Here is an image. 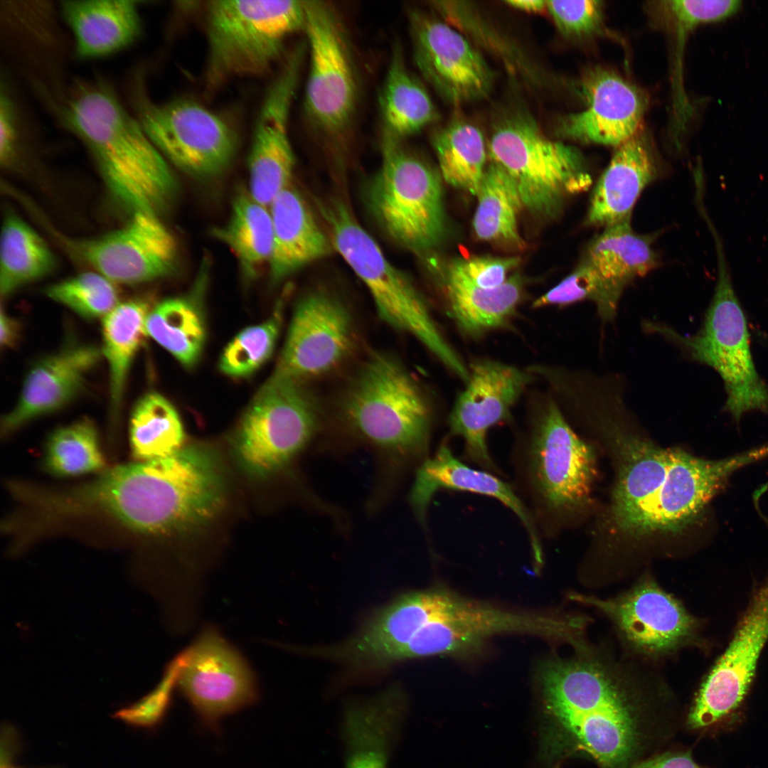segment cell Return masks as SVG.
<instances>
[{
  "mask_svg": "<svg viewBox=\"0 0 768 768\" xmlns=\"http://www.w3.org/2000/svg\"><path fill=\"white\" fill-rule=\"evenodd\" d=\"M569 658L540 673L548 740L558 759L582 757L599 768H631L677 734V703L666 686L584 639Z\"/></svg>",
  "mask_w": 768,
  "mask_h": 768,
  "instance_id": "cell-1",
  "label": "cell"
},
{
  "mask_svg": "<svg viewBox=\"0 0 768 768\" xmlns=\"http://www.w3.org/2000/svg\"><path fill=\"white\" fill-rule=\"evenodd\" d=\"M63 119L94 158L112 198L129 213L159 215L178 186L169 163L114 92L100 82L74 87Z\"/></svg>",
  "mask_w": 768,
  "mask_h": 768,
  "instance_id": "cell-2",
  "label": "cell"
},
{
  "mask_svg": "<svg viewBox=\"0 0 768 768\" xmlns=\"http://www.w3.org/2000/svg\"><path fill=\"white\" fill-rule=\"evenodd\" d=\"M518 495L538 533H548L588 499L597 474L592 448L550 401L513 450Z\"/></svg>",
  "mask_w": 768,
  "mask_h": 768,
  "instance_id": "cell-3",
  "label": "cell"
},
{
  "mask_svg": "<svg viewBox=\"0 0 768 768\" xmlns=\"http://www.w3.org/2000/svg\"><path fill=\"white\" fill-rule=\"evenodd\" d=\"M492 162L514 181L523 207L535 216H558L565 199L592 182L573 146L548 139L531 114L513 108L495 122L487 145Z\"/></svg>",
  "mask_w": 768,
  "mask_h": 768,
  "instance_id": "cell-4",
  "label": "cell"
},
{
  "mask_svg": "<svg viewBox=\"0 0 768 768\" xmlns=\"http://www.w3.org/2000/svg\"><path fill=\"white\" fill-rule=\"evenodd\" d=\"M343 415L365 438L408 457L428 449L431 413L421 388L398 359L374 353L348 383Z\"/></svg>",
  "mask_w": 768,
  "mask_h": 768,
  "instance_id": "cell-5",
  "label": "cell"
},
{
  "mask_svg": "<svg viewBox=\"0 0 768 768\" xmlns=\"http://www.w3.org/2000/svg\"><path fill=\"white\" fill-rule=\"evenodd\" d=\"M206 22V80L212 89L235 78L267 72L287 38L304 30V1H210Z\"/></svg>",
  "mask_w": 768,
  "mask_h": 768,
  "instance_id": "cell-6",
  "label": "cell"
},
{
  "mask_svg": "<svg viewBox=\"0 0 768 768\" xmlns=\"http://www.w3.org/2000/svg\"><path fill=\"white\" fill-rule=\"evenodd\" d=\"M318 206L333 247L366 286L380 319L414 336L443 364L451 363L456 351L439 331L411 279L388 260L346 205L330 201Z\"/></svg>",
  "mask_w": 768,
  "mask_h": 768,
  "instance_id": "cell-7",
  "label": "cell"
},
{
  "mask_svg": "<svg viewBox=\"0 0 768 768\" xmlns=\"http://www.w3.org/2000/svg\"><path fill=\"white\" fill-rule=\"evenodd\" d=\"M440 174L382 134V161L370 188L377 221L395 242L425 255L442 242L446 218Z\"/></svg>",
  "mask_w": 768,
  "mask_h": 768,
  "instance_id": "cell-8",
  "label": "cell"
},
{
  "mask_svg": "<svg viewBox=\"0 0 768 768\" xmlns=\"http://www.w3.org/2000/svg\"><path fill=\"white\" fill-rule=\"evenodd\" d=\"M713 237L718 275L703 324L693 336L669 334L691 358L719 374L727 394L725 410L738 422L748 412H768V386L754 366L747 320L732 285L720 238L718 233Z\"/></svg>",
  "mask_w": 768,
  "mask_h": 768,
  "instance_id": "cell-9",
  "label": "cell"
},
{
  "mask_svg": "<svg viewBox=\"0 0 768 768\" xmlns=\"http://www.w3.org/2000/svg\"><path fill=\"white\" fill-rule=\"evenodd\" d=\"M318 421L317 403L302 381L275 371L240 422L234 438L236 457L250 474H272L307 444Z\"/></svg>",
  "mask_w": 768,
  "mask_h": 768,
  "instance_id": "cell-10",
  "label": "cell"
},
{
  "mask_svg": "<svg viewBox=\"0 0 768 768\" xmlns=\"http://www.w3.org/2000/svg\"><path fill=\"white\" fill-rule=\"evenodd\" d=\"M575 628L570 615L509 610L445 590L434 616L395 655V662L478 649L494 636L523 634L565 641Z\"/></svg>",
  "mask_w": 768,
  "mask_h": 768,
  "instance_id": "cell-11",
  "label": "cell"
},
{
  "mask_svg": "<svg viewBox=\"0 0 768 768\" xmlns=\"http://www.w3.org/2000/svg\"><path fill=\"white\" fill-rule=\"evenodd\" d=\"M309 70L304 107L313 127L338 142L348 131L358 97V77L346 31L335 9L304 1Z\"/></svg>",
  "mask_w": 768,
  "mask_h": 768,
  "instance_id": "cell-12",
  "label": "cell"
},
{
  "mask_svg": "<svg viewBox=\"0 0 768 768\" xmlns=\"http://www.w3.org/2000/svg\"><path fill=\"white\" fill-rule=\"evenodd\" d=\"M139 123L169 163L197 178L225 171L235 155L238 137L218 114L188 100L137 102Z\"/></svg>",
  "mask_w": 768,
  "mask_h": 768,
  "instance_id": "cell-13",
  "label": "cell"
},
{
  "mask_svg": "<svg viewBox=\"0 0 768 768\" xmlns=\"http://www.w3.org/2000/svg\"><path fill=\"white\" fill-rule=\"evenodd\" d=\"M186 649L177 688L206 725L215 728L223 718L257 701L255 671L217 626L204 625Z\"/></svg>",
  "mask_w": 768,
  "mask_h": 768,
  "instance_id": "cell-14",
  "label": "cell"
},
{
  "mask_svg": "<svg viewBox=\"0 0 768 768\" xmlns=\"http://www.w3.org/2000/svg\"><path fill=\"white\" fill-rule=\"evenodd\" d=\"M572 598L603 613L626 646L647 657L671 654L695 639L697 620L649 577L615 597L575 594Z\"/></svg>",
  "mask_w": 768,
  "mask_h": 768,
  "instance_id": "cell-15",
  "label": "cell"
},
{
  "mask_svg": "<svg viewBox=\"0 0 768 768\" xmlns=\"http://www.w3.org/2000/svg\"><path fill=\"white\" fill-rule=\"evenodd\" d=\"M413 57L426 81L447 102L486 97L494 74L479 49L460 31L417 9L408 12Z\"/></svg>",
  "mask_w": 768,
  "mask_h": 768,
  "instance_id": "cell-16",
  "label": "cell"
},
{
  "mask_svg": "<svg viewBox=\"0 0 768 768\" xmlns=\"http://www.w3.org/2000/svg\"><path fill=\"white\" fill-rule=\"evenodd\" d=\"M75 255L113 283L138 284L166 277L175 270L176 240L159 215L136 212L120 228L102 236L74 240Z\"/></svg>",
  "mask_w": 768,
  "mask_h": 768,
  "instance_id": "cell-17",
  "label": "cell"
},
{
  "mask_svg": "<svg viewBox=\"0 0 768 768\" xmlns=\"http://www.w3.org/2000/svg\"><path fill=\"white\" fill-rule=\"evenodd\" d=\"M768 457V444L718 460L671 449L665 480L651 503L639 535L678 533L693 524L741 468Z\"/></svg>",
  "mask_w": 768,
  "mask_h": 768,
  "instance_id": "cell-18",
  "label": "cell"
},
{
  "mask_svg": "<svg viewBox=\"0 0 768 768\" xmlns=\"http://www.w3.org/2000/svg\"><path fill=\"white\" fill-rule=\"evenodd\" d=\"M469 371L466 387L449 416V432L462 439L465 459L498 476L487 433L511 418L512 407L533 378L516 366L489 359L476 361Z\"/></svg>",
  "mask_w": 768,
  "mask_h": 768,
  "instance_id": "cell-19",
  "label": "cell"
},
{
  "mask_svg": "<svg viewBox=\"0 0 768 768\" xmlns=\"http://www.w3.org/2000/svg\"><path fill=\"white\" fill-rule=\"evenodd\" d=\"M768 641V579L754 595L728 647L702 683L686 720L698 730L737 708L754 678Z\"/></svg>",
  "mask_w": 768,
  "mask_h": 768,
  "instance_id": "cell-20",
  "label": "cell"
},
{
  "mask_svg": "<svg viewBox=\"0 0 768 768\" xmlns=\"http://www.w3.org/2000/svg\"><path fill=\"white\" fill-rule=\"evenodd\" d=\"M355 341L350 312L323 291L297 304L276 372L302 381L330 371L351 352Z\"/></svg>",
  "mask_w": 768,
  "mask_h": 768,
  "instance_id": "cell-21",
  "label": "cell"
},
{
  "mask_svg": "<svg viewBox=\"0 0 768 768\" xmlns=\"http://www.w3.org/2000/svg\"><path fill=\"white\" fill-rule=\"evenodd\" d=\"M300 59V54L292 53L269 86L253 132L247 159V191L268 207L289 186L295 165L288 124Z\"/></svg>",
  "mask_w": 768,
  "mask_h": 768,
  "instance_id": "cell-22",
  "label": "cell"
},
{
  "mask_svg": "<svg viewBox=\"0 0 768 768\" xmlns=\"http://www.w3.org/2000/svg\"><path fill=\"white\" fill-rule=\"evenodd\" d=\"M579 85L585 109L558 120L555 129L558 137L617 147L637 135L646 100L636 86L599 67L586 70Z\"/></svg>",
  "mask_w": 768,
  "mask_h": 768,
  "instance_id": "cell-23",
  "label": "cell"
},
{
  "mask_svg": "<svg viewBox=\"0 0 768 768\" xmlns=\"http://www.w3.org/2000/svg\"><path fill=\"white\" fill-rule=\"evenodd\" d=\"M440 590L432 587L400 596L375 612L353 637L315 654L358 668L393 664L395 654L434 614Z\"/></svg>",
  "mask_w": 768,
  "mask_h": 768,
  "instance_id": "cell-24",
  "label": "cell"
},
{
  "mask_svg": "<svg viewBox=\"0 0 768 768\" xmlns=\"http://www.w3.org/2000/svg\"><path fill=\"white\" fill-rule=\"evenodd\" d=\"M101 353L94 346L72 342L36 362L24 379L16 405L2 420V434L68 404L83 388Z\"/></svg>",
  "mask_w": 768,
  "mask_h": 768,
  "instance_id": "cell-25",
  "label": "cell"
},
{
  "mask_svg": "<svg viewBox=\"0 0 768 768\" xmlns=\"http://www.w3.org/2000/svg\"><path fill=\"white\" fill-rule=\"evenodd\" d=\"M498 475L468 466L453 454L444 442L436 454L418 469L411 492V502L421 522L434 494L442 489L461 491L491 497L518 518L528 535L535 566L543 563L541 537L533 519L516 489Z\"/></svg>",
  "mask_w": 768,
  "mask_h": 768,
  "instance_id": "cell-26",
  "label": "cell"
},
{
  "mask_svg": "<svg viewBox=\"0 0 768 768\" xmlns=\"http://www.w3.org/2000/svg\"><path fill=\"white\" fill-rule=\"evenodd\" d=\"M619 469L610 520L617 531L639 536L651 503L667 474L671 449H663L614 425Z\"/></svg>",
  "mask_w": 768,
  "mask_h": 768,
  "instance_id": "cell-27",
  "label": "cell"
},
{
  "mask_svg": "<svg viewBox=\"0 0 768 768\" xmlns=\"http://www.w3.org/2000/svg\"><path fill=\"white\" fill-rule=\"evenodd\" d=\"M656 176L654 158L642 137L617 146L592 191L586 224L604 228L631 220L637 199Z\"/></svg>",
  "mask_w": 768,
  "mask_h": 768,
  "instance_id": "cell-28",
  "label": "cell"
},
{
  "mask_svg": "<svg viewBox=\"0 0 768 768\" xmlns=\"http://www.w3.org/2000/svg\"><path fill=\"white\" fill-rule=\"evenodd\" d=\"M63 17L82 58L105 57L132 44L141 33L137 3L127 0H68L61 2Z\"/></svg>",
  "mask_w": 768,
  "mask_h": 768,
  "instance_id": "cell-29",
  "label": "cell"
},
{
  "mask_svg": "<svg viewBox=\"0 0 768 768\" xmlns=\"http://www.w3.org/2000/svg\"><path fill=\"white\" fill-rule=\"evenodd\" d=\"M273 245L270 278L279 282L304 265L328 255L333 247L300 194L287 187L270 203Z\"/></svg>",
  "mask_w": 768,
  "mask_h": 768,
  "instance_id": "cell-30",
  "label": "cell"
},
{
  "mask_svg": "<svg viewBox=\"0 0 768 768\" xmlns=\"http://www.w3.org/2000/svg\"><path fill=\"white\" fill-rule=\"evenodd\" d=\"M439 273L450 314L466 334L479 336L505 327L516 314L524 284L519 272L493 289L475 286L446 266Z\"/></svg>",
  "mask_w": 768,
  "mask_h": 768,
  "instance_id": "cell-31",
  "label": "cell"
},
{
  "mask_svg": "<svg viewBox=\"0 0 768 768\" xmlns=\"http://www.w3.org/2000/svg\"><path fill=\"white\" fill-rule=\"evenodd\" d=\"M403 707L400 688L391 686L347 711L346 768H386L388 749Z\"/></svg>",
  "mask_w": 768,
  "mask_h": 768,
  "instance_id": "cell-32",
  "label": "cell"
},
{
  "mask_svg": "<svg viewBox=\"0 0 768 768\" xmlns=\"http://www.w3.org/2000/svg\"><path fill=\"white\" fill-rule=\"evenodd\" d=\"M653 241V237L635 232L631 220H625L604 227L588 245L582 260L624 291L657 265Z\"/></svg>",
  "mask_w": 768,
  "mask_h": 768,
  "instance_id": "cell-33",
  "label": "cell"
},
{
  "mask_svg": "<svg viewBox=\"0 0 768 768\" xmlns=\"http://www.w3.org/2000/svg\"><path fill=\"white\" fill-rule=\"evenodd\" d=\"M380 105L383 134L401 141L437 118L430 95L407 69L399 43L393 48Z\"/></svg>",
  "mask_w": 768,
  "mask_h": 768,
  "instance_id": "cell-34",
  "label": "cell"
},
{
  "mask_svg": "<svg viewBox=\"0 0 768 768\" xmlns=\"http://www.w3.org/2000/svg\"><path fill=\"white\" fill-rule=\"evenodd\" d=\"M476 196L473 219L476 237L508 249L524 250L526 244L518 225L523 207L514 181L501 166L491 161L486 166Z\"/></svg>",
  "mask_w": 768,
  "mask_h": 768,
  "instance_id": "cell-35",
  "label": "cell"
},
{
  "mask_svg": "<svg viewBox=\"0 0 768 768\" xmlns=\"http://www.w3.org/2000/svg\"><path fill=\"white\" fill-rule=\"evenodd\" d=\"M213 234L231 250L246 277L255 276L268 264L273 245L270 211L247 190L235 195L227 223L215 228Z\"/></svg>",
  "mask_w": 768,
  "mask_h": 768,
  "instance_id": "cell-36",
  "label": "cell"
},
{
  "mask_svg": "<svg viewBox=\"0 0 768 768\" xmlns=\"http://www.w3.org/2000/svg\"><path fill=\"white\" fill-rule=\"evenodd\" d=\"M196 296L161 301L150 310L145 324L146 335L186 368L198 362L206 337L201 302Z\"/></svg>",
  "mask_w": 768,
  "mask_h": 768,
  "instance_id": "cell-37",
  "label": "cell"
},
{
  "mask_svg": "<svg viewBox=\"0 0 768 768\" xmlns=\"http://www.w3.org/2000/svg\"><path fill=\"white\" fill-rule=\"evenodd\" d=\"M56 259L46 240L20 217H5L0 240V292L2 297L50 274Z\"/></svg>",
  "mask_w": 768,
  "mask_h": 768,
  "instance_id": "cell-38",
  "label": "cell"
},
{
  "mask_svg": "<svg viewBox=\"0 0 768 768\" xmlns=\"http://www.w3.org/2000/svg\"><path fill=\"white\" fill-rule=\"evenodd\" d=\"M150 310L147 302L134 299L118 303L103 317L102 354L109 367L113 413L119 408L130 366L146 335Z\"/></svg>",
  "mask_w": 768,
  "mask_h": 768,
  "instance_id": "cell-39",
  "label": "cell"
},
{
  "mask_svg": "<svg viewBox=\"0 0 768 768\" xmlns=\"http://www.w3.org/2000/svg\"><path fill=\"white\" fill-rule=\"evenodd\" d=\"M432 145L444 181L476 196L486 168L487 147L481 129L466 119H454L434 134Z\"/></svg>",
  "mask_w": 768,
  "mask_h": 768,
  "instance_id": "cell-40",
  "label": "cell"
},
{
  "mask_svg": "<svg viewBox=\"0 0 768 768\" xmlns=\"http://www.w3.org/2000/svg\"><path fill=\"white\" fill-rule=\"evenodd\" d=\"M432 8L445 22L464 34L472 43L494 55L513 75L539 85L540 73L528 56L471 2L433 1Z\"/></svg>",
  "mask_w": 768,
  "mask_h": 768,
  "instance_id": "cell-41",
  "label": "cell"
},
{
  "mask_svg": "<svg viewBox=\"0 0 768 768\" xmlns=\"http://www.w3.org/2000/svg\"><path fill=\"white\" fill-rule=\"evenodd\" d=\"M129 439L138 462L165 457L180 449L184 431L176 408L159 393L144 395L131 414Z\"/></svg>",
  "mask_w": 768,
  "mask_h": 768,
  "instance_id": "cell-42",
  "label": "cell"
},
{
  "mask_svg": "<svg viewBox=\"0 0 768 768\" xmlns=\"http://www.w3.org/2000/svg\"><path fill=\"white\" fill-rule=\"evenodd\" d=\"M43 464L58 477L101 471L105 461L95 424L83 418L54 430L46 443Z\"/></svg>",
  "mask_w": 768,
  "mask_h": 768,
  "instance_id": "cell-43",
  "label": "cell"
},
{
  "mask_svg": "<svg viewBox=\"0 0 768 768\" xmlns=\"http://www.w3.org/2000/svg\"><path fill=\"white\" fill-rule=\"evenodd\" d=\"M622 292L605 280L593 267L581 260L570 274L534 300L533 307L562 306L590 301L595 304L602 320L609 322L616 316Z\"/></svg>",
  "mask_w": 768,
  "mask_h": 768,
  "instance_id": "cell-44",
  "label": "cell"
},
{
  "mask_svg": "<svg viewBox=\"0 0 768 768\" xmlns=\"http://www.w3.org/2000/svg\"><path fill=\"white\" fill-rule=\"evenodd\" d=\"M280 300L265 321L241 331L224 349L220 370L232 377H245L260 368L272 356L279 334L284 302Z\"/></svg>",
  "mask_w": 768,
  "mask_h": 768,
  "instance_id": "cell-45",
  "label": "cell"
},
{
  "mask_svg": "<svg viewBox=\"0 0 768 768\" xmlns=\"http://www.w3.org/2000/svg\"><path fill=\"white\" fill-rule=\"evenodd\" d=\"M113 284L97 272H85L48 286L46 294L82 318H103L118 304Z\"/></svg>",
  "mask_w": 768,
  "mask_h": 768,
  "instance_id": "cell-46",
  "label": "cell"
},
{
  "mask_svg": "<svg viewBox=\"0 0 768 768\" xmlns=\"http://www.w3.org/2000/svg\"><path fill=\"white\" fill-rule=\"evenodd\" d=\"M186 658L187 651L185 648L166 664L157 686L142 699L119 710L114 715L115 718L135 727H151L157 725L171 705Z\"/></svg>",
  "mask_w": 768,
  "mask_h": 768,
  "instance_id": "cell-47",
  "label": "cell"
},
{
  "mask_svg": "<svg viewBox=\"0 0 768 768\" xmlns=\"http://www.w3.org/2000/svg\"><path fill=\"white\" fill-rule=\"evenodd\" d=\"M546 9L559 31L568 38L590 37L604 28L600 1H546Z\"/></svg>",
  "mask_w": 768,
  "mask_h": 768,
  "instance_id": "cell-48",
  "label": "cell"
},
{
  "mask_svg": "<svg viewBox=\"0 0 768 768\" xmlns=\"http://www.w3.org/2000/svg\"><path fill=\"white\" fill-rule=\"evenodd\" d=\"M521 262L517 256H474L453 259L445 266L475 286L493 289L502 285Z\"/></svg>",
  "mask_w": 768,
  "mask_h": 768,
  "instance_id": "cell-49",
  "label": "cell"
},
{
  "mask_svg": "<svg viewBox=\"0 0 768 768\" xmlns=\"http://www.w3.org/2000/svg\"><path fill=\"white\" fill-rule=\"evenodd\" d=\"M741 3L738 0H675L661 2L660 8L698 26L727 18L740 9Z\"/></svg>",
  "mask_w": 768,
  "mask_h": 768,
  "instance_id": "cell-50",
  "label": "cell"
},
{
  "mask_svg": "<svg viewBox=\"0 0 768 768\" xmlns=\"http://www.w3.org/2000/svg\"><path fill=\"white\" fill-rule=\"evenodd\" d=\"M17 129L14 104L8 93L1 90L0 98V159L7 164L13 156Z\"/></svg>",
  "mask_w": 768,
  "mask_h": 768,
  "instance_id": "cell-51",
  "label": "cell"
},
{
  "mask_svg": "<svg viewBox=\"0 0 768 768\" xmlns=\"http://www.w3.org/2000/svg\"><path fill=\"white\" fill-rule=\"evenodd\" d=\"M631 768H705L698 764L689 750H664Z\"/></svg>",
  "mask_w": 768,
  "mask_h": 768,
  "instance_id": "cell-52",
  "label": "cell"
},
{
  "mask_svg": "<svg viewBox=\"0 0 768 768\" xmlns=\"http://www.w3.org/2000/svg\"><path fill=\"white\" fill-rule=\"evenodd\" d=\"M1 344L9 347L15 342L17 336L16 322L1 310Z\"/></svg>",
  "mask_w": 768,
  "mask_h": 768,
  "instance_id": "cell-53",
  "label": "cell"
},
{
  "mask_svg": "<svg viewBox=\"0 0 768 768\" xmlns=\"http://www.w3.org/2000/svg\"><path fill=\"white\" fill-rule=\"evenodd\" d=\"M507 5L528 13H540L546 9V1L543 0H508Z\"/></svg>",
  "mask_w": 768,
  "mask_h": 768,
  "instance_id": "cell-54",
  "label": "cell"
},
{
  "mask_svg": "<svg viewBox=\"0 0 768 768\" xmlns=\"http://www.w3.org/2000/svg\"><path fill=\"white\" fill-rule=\"evenodd\" d=\"M11 768H14V767H11Z\"/></svg>",
  "mask_w": 768,
  "mask_h": 768,
  "instance_id": "cell-55",
  "label": "cell"
}]
</instances>
